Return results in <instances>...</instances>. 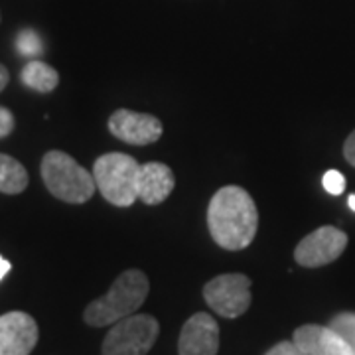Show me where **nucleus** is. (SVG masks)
I'll return each instance as SVG.
<instances>
[{"label": "nucleus", "mask_w": 355, "mask_h": 355, "mask_svg": "<svg viewBox=\"0 0 355 355\" xmlns=\"http://www.w3.org/2000/svg\"><path fill=\"white\" fill-rule=\"evenodd\" d=\"M207 227L214 241L227 251L249 247L259 227V211L249 191L239 186L217 190L207 207Z\"/></svg>", "instance_id": "1"}, {"label": "nucleus", "mask_w": 355, "mask_h": 355, "mask_svg": "<svg viewBox=\"0 0 355 355\" xmlns=\"http://www.w3.org/2000/svg\"><path fill=\"white\" fill-rule=\"evenodd\" d=\"M148 291L150 284L142 270H125L116 277L105 296L93 300L85 308L83 320L93 328L113 326L119 320L132 316L144 304Z\"/></svg>", "instance_id": "2"}, {"label": "nucleus", "mask_w": 355, "mask_h": 355, "mask_svg": "<svg viewBox=\"0 0 355 355\" xmlns=\"http://www.w3.org/2000/svg\"><path fill=\"white\" fill-rule=\"evenodd\" d=\"M42 178L53 198L65 203H85L95 193V178L69 154L50 150L42 160Z\"/></svg>", "instance_id": "3"}, {"label": "nucleus", "mask_w": 355, "mask_h": 355, "mask_svg": "<svg viewBox=\"0 0 355 355\" xmlns=\"http://www.w3.org/2000/svg\"><path fill=\"white\" fill-rule=\"evenodd\" d=\"M140 164L128 154L109 153L93 164V178L101 196L116 207H128L139 200Z\"/></svg>", "instance_id": "4"}, {"label": "nucleus", "mask_w": 355, "mask_h": 355, "mask_svg": "<svg viewBox=\"0 0 355 355\" xmlns=\"http://www.w3.org/2000/svg\"><path fill=\"white\" fill-rule=\"evenodd\" d=\"M160 326L150 314H132L123 318L105 336L103 355H146L158 340Z\"/></svg>", "instance_id": "5"}, {"label": "nucleus", "mask_w": 355, "mask_h": 355, "mask_svg": "<svg viewBox=\"0 0 355 355\" xmlns=\"http://www.w3.org/2000/svg\"><path fill=\"white\" fill-rule=\"evenodd\" d=\"M203 298L219 316H243L251 306V279L241 272L219 275L203 286Z\"/></svg>", "instance_id": "6"}, {"label": "nucleus", "mask_w": 355, "mask_h": 355, "mask_svg": "<svg viewBox=\"0 0 355 355\" xmlns=\"http://www.w3.org/2000/svg\"><path fill=\"white\" fill-rule=\"evenodd\" d=\"M347 247V235L342 229L324 225L306 235L294 249V259L300 266L318 268V266L330 265L340 259V254Z\"/></svg>", "instance_id": "7"}, {"label": "nucleus", "mask_w": 355, "mask_h": 355, "mask_svg": "<svg viewBox=\"0 0 355 355\" xmlns=\"http://www.w3.org/2000/svg\"><path fill=\"white\" fill-rule=\"evenodd\" d=\"M109 130L113 132V137L123 142L135 146H146L162 137L164 127L160 119H156L154 114L119 109L109 119Z\"/></svg>", "instance_id": "8"}, {"label": "nucleus", "mask_w": 355, "mask_h": 355, "mask_svg": "<svg viewBox=\"0 0 355 355\" xmlns=\"http://www.w3.org/2000/svg\"><path fill=\"white\" fill-rule=\"evenodd\" d=\"M38 343V324L26 312L0 316V355H30Z\"/></svg>", "instance_id": "9"}, {"label": "nucleus", "mask_w": 355, "mask_h": 355, "mask_svg": "<svg viewBox=\"0 0 355 355\" xmlns=\"http://www.w3.org/2000/svg\"><path fill=\"white\" fill-rule=\"evenodd\" d=\"M178 352L180 355H217L219 326L216 320L205 312H198L186 320L180 334Z\"/></svg>", "instance_id": "10"}, {"label": "nucleus", "mask_w": 355, "mask_h": 355, "mask_svg": "<svg viewBox=\"0 0 355 355\" xmlns=\"http://www.w3.org/2000/svg\"><path fill=\"white\" fill-rule=\"evenodd\" d=\"M292 342L306 355H355V349L330 326L306 324L294 331Z\"/></svg>", "instance_id": "11"}, {"label": "nucleus", "mask_w": 355, "mask_h": 355, "mask_svg": "<svg viewBox=\"0 0 355 355\" xmlns=\"http://www.w3.org/2000/svg\"><path fill=\"white\" fill-rule=\"evenodd\" d=\"M176 178L174 172L162 162H148L140 166L139 176V200L146 205H158L174 190Z\"/></svg>", "instance_id": "12"}, {"label": "nucleus", "mask_w": 355, "mask_h": 355, "mask_svg": "<svg viewBox=\"0 0 355 355\" xmlns=\"http://www.w3.org/2000/svg\"><path fill=\"white\" fill-rule=\"evenodd\" d=\"M28 172L16 158L0 154V193H22L28 188Z\"/></svg>", "instance_id": "13"}, {"label": "nucleus", "mask_w": 355, "mask_h": 355, "mask_svg": "<svg viewBox=\"0 0 355 355\" xmlns=\"http://www.w3.org/2000/svg\"><path fill=\"white\" fill-rule=\"evenodd\" d=\"M22 81L26 87L34 89L38 93H50L60 83V73L44 62H30L22 69Z\"/></svg>", "instance_id": "14"}, {"label": "nucleus", "mask_w": 355, "mask_h": 355, "mask_svg": "<svg viewBox=\"0 0 355 355\" xmlns=\"http://www.w3.org/2000/svg\"><path fill=\"white\" fill-rule=\"evenodd\" d=\"M16 48L22 55H28V58L44 53V44H42V40L34 30H22L18 34V38H16Z\"/></svg>", "instance_id": "15"}, {"label": "nucleus", "mask_w": 355, "mask_h": 355, "mask_svg": "<svg viewBox=\"0 0 355 355\" xmlns=\"http://www.w3.org/2000/svg\"><path fill=\"white\" fill-rule=\"evenodd\" d=\"M331 330H336L342 336L345 342L349 343L355 349V314L354 312H343L338 316L331 318L330 322Z\"/></svg>", "instance_id": "16"}, {"label": "nucleus", "mask_w": 355, "mask_h": 355, "mask_svg": "<svg viewBox=\"0 0 355 355\" xmlns=\"http://www.w3.org/2000/svg\"><path fill=\"white\" fill-rule=\"evenodd\" d=\"M322 184H324V190L331 196H340L345 190V178L338 170H328L322 178Z\"/></svg>", "instance_id": "17"}, {"label": "nucleus", "mask_w": 355, "mask_h": 355, "mask_svg": "<svg viewBox=\"0 0 355 355\" xmlns=\"http://www.w3.org/2000/svg\"><path fill=\"white\" fill-rule=\"evenodd\" d=\"M265 355H306L294 342H280L270 347Z\"/></svg>", "instance_id": "18"}, {"label": "nucleus", "mask_w": 355, "mask_h": 355, "mask_svg": "<svg viewBox=\"0 0 355 355\" xmlns=\"http://www.w3.org/2000/svg\"><path fill=\"white\" fill-rule=\"evenodd\" d=\"M14 130V114L6 109V107H0V139L8 137Z\"/></svg>", "instance_id": "19"}, {"label": "nucleus", "mask_w": 355, "mask_h": 355, "mask_svg": "<svg viewBox=\"0 0 355 355\" xmlns=\"http://www.w3.org/2000/svg\"><path fill=\"white\" fill-rule=\"evenodd\" d=\"M343 156H345V160L355 168V130L345 139V144H343Z\"/></svg>", "instance_id": "20"}, {"label": "nucleus", "mask_w": 355, "mask_h": 355, "mask_svg": "<svg viewBox=\"0 0 355 355\" xmlns=\"http://www.w3.org/2000/svg\"><path fill=\"white\" fill-rule=\"evenodd\" d=\"M8 81H10V73H8V69H6L4 65L0 64V91H4V89H6Z\"/></svg>", "instance_id": "21"}, {"label": "nucleus", "mask_w": 355, "mask_h": 355, "mask_svg": "<svg viewBox=\"0 0 355 355\" xmlns=\"http://www.w3.org/2000/svg\"><path fill=\"white\" fill-rule=\"evenodd\" d=\"M10 268H12V265H10L4 257H0V280L10 272Z\"/></svg>", "instance_id": "22"}, {"label": "nucleus", "mask_w": 355, "mask_h": 355, "mask_svg": "<svg viewBox=\"0 0 355 355\" xmlns=\"http://www.w3.org/2000/svg\"><path fill=\"white\" fill-rule=\"evenodd\" d=\"M347 203H349V207H352V209H354V211H355V193H354V196H349V200H347Z\"/></svg>", "instance_id": "23"}]
</instances>
